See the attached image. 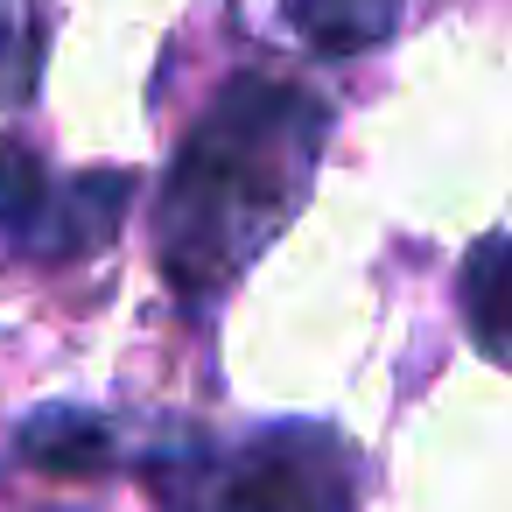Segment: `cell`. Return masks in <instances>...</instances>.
Wrapping results in <instances>:
<instances>
[{"instance_id":"1","label":"cell","mask_w":512,"mask_h":512,"mask_svg":"<svg viewBox=\"0 0 512 512\" xmlns=\"http://www.w3.org/2000/svg\"><path fill=\"white\" fill-rule=\"evenodd\" d=\"M330 148V106L309 85L239 71L197 134L176 148L155 204V267L204 309L253 274V260L295 225Z\"/></svg>"},{"instance_id":"2","label":"cell","mask_w":512,"mask_h":512,"mask_svg":"<svg viewBox=\"0 0 512 512\" xmlns=\"http://www.w3.org/2000/svg\"><path fill=\"white\" fill-rule=\"evenodd\" d=\"M162 512H358V456L330 421H274L239 442H176L148 456Z\"/></svg>"},{"instance_id":"3","label":"cell","mask_w":512,"mask_h":512,"mask_svg":"<svg viewBox=\"0 0 512 512\" xmlns=\"http://www.w3.org/2000/svg\"><path fill=\"white\" fill-rule=\"evenodd\" d=\"M127 204H134V176L127 169H85V176H64V183H43L8 239H15V253L50 260V267L57 260H85V253H99L120 232Z\"/></svg>"},{"instance_id":"4","label":"cell","mask_w":512,"mask_h":512,"mask_svg":"<svg viewBox=\"0 0 512 512\" xmlns=\"http://www.w3.org/2000/svg\"><path fill=\"white\" fill-rule=\"evenodd\" d=\"M456 295H463V330L470 344L512 372V232H491L463 253V274H456Z\"/></svg>"},{"instance_id":"5","label":"cell","mask_w":512,"mask_h":512,"mask_svg":"<svg viewBox=\"0 0 512 512\" xmlns=\"http://www.w3.org/2000/svg\"><path fill=\"white\" fill-rule=\"evenodd\" d=\"M15 449H22V463H36L50 477H92L113 463V428L85 407H43L15 428Z\"/></svg>"},{"instance_id":"6","label":"cell","mask_w":512,"mask_h":512,"mask_svg":"<svg viewBox=\"0 0 512 512\" xmlns=\"http://www.w3.org/2000/svg\"><path fill=\"white\" fill-rule=\"evenodd\" d=\"M407 0H288V29L316 57H365L400 29Z\"/></svg>"},{"instance_id":"7","label":"cell","mask_w":512,"mask_h":512,"mask_svg":"<svg viewBox=\"0 0 512 512\" xmlns=\"http://www.w3.org/2000/svg\"><path fill=\"white\" fill-rule=\"evenodd\" d=\"M36 57H43V0H0V99L36 92Z\"/></svg>"}]
</instances>
